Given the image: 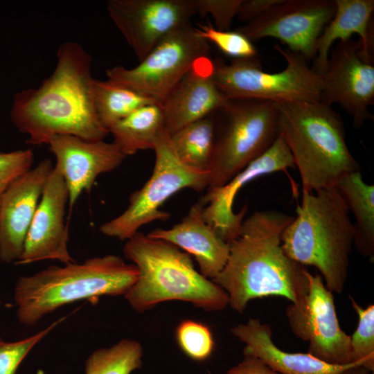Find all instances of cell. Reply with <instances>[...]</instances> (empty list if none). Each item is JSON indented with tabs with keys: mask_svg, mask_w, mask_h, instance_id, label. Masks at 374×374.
<instances>
[{
	"mask_svg": "<svg viewBox=\"0 0 374 374\" xmlns=\"http://www.w3.org/2000/svg\"><path fill=\"white\" fill-rule=\"evenodd\" d=\"M372 374H373V373Z\"/></svg>",
	"mask_w": 374,
	"mask_h": 374,
	"instance_id": "cell-39",
	"label": "cell"
},
{
	"mask_svg": "<svg viewBox=\"0 0 374 374\" xmlns=\"http://www.w3.org/2000/svg\"><path fill=\"white\" fill-rule=\"evenodd\" d=\"M198 36L215 45L220 51L233 59L256 57L258 51L244 34L237 30H220L210 21L195 27Z\"/></svg>",
	"mask_w": 374,
	"mask_h": 374,
	"instance_id": "cell-29",
	"label": "cell"
},
{
	"mask_svg": "<svg viewBox=\"0 0 374 374\" xmlns=\"http://www.w3.org/2000/svg\"><path fill=\"white\" fill-rule=\"evenodd\" d=\"M335 10V0H280L235 30L251 41L277 39L309 62L315 57L317 40Z\"/></svg>",
	"mask_w": 374,
	"mask_h": 374,
	"instance_id": "cell-12",
	"label": "cell"
},
{
	"mask_svg": "<svg viewBox=\"0 0 374 374\" xmlns=\"http://www.w3.org/2000/svg\"><path fill=\"white\" fill-rule=\"evenodd\" d=\"M217 112L206 191L228 183L266 152L278 136L275 103L229 99Z\"/></svg>",
	"mask_w": 374,
	"mask_h": 374,
	"instance_id": "cell-7",
	"label": "cell"
},
{
	"mask_svg": "<svg viewBox=\"0 0 374 374\" xmlns=\"http://www.w3.org/2000/svg\"><path fill=\"white\" fill-rule=\"evenodd\" d=\"M214 114L170 134L172 148L178 159L188 168L199 172H209L216 133Z\"/></svg>",
	"mask_w": 374,
	"mask_h": 374,
	"instance_id": "cell-25",
	"label": "cell"
},
{
	"mask_svg": "<svg viewBox=\"0 0 374 374\" xmlns=\"http://www.w3.org/2000/svg\"><path fill=\"white\" fill-rule=\"evenodd\" d=\"M213 60L201 58L183 76L161 104L170 134L217 112L229 99L214 83Z\"/></svg>",
	"mask_w": 374,
	"mask_h": 374,
	"instance_id": "cell-19",
	"label": "cell"
},
{
	"mask_svg": "<svg viewBox=\"0 0 374 374\" xmlns=\"http://www.w3.org/2000/svg\"><path fill=\"white\" fill-rule=\"evenodd\" d=\"M69 191L61 173L55 168L49 176L28 231L19 265L44 260L64 264L75 262L68 248V226L65 224Z\"/></svg>",
	"mask_w": 374,
	"mask_h": 374,
	"instance_id": "cell-17",
	"label": "cell"
},
{
	"mask_svg": "<svg viewBox=\"0 0 374 374\" xmlns=\"http://www.w3.org/2000/svg\"><path fill=\"white\" fill-rule=\"evenodd\" d=\"M202 199L193 204L182 220L169 229H156L148 235L170 242L193 255L200 274L213 280L224 267L229 255V243L204 220Z\"/></svg>",
	"mask_w": 374,
	"mask_h": 374,
	"instance_id": "cell-20",
	"label": "cell"
},
{
	"mask_svg": "<svg viewBox=\"0 0 374 374\" xmlns=\"http://www.w3.org/2000/svg\"><path fill=\"white\" fill-rule=\"evenodd\" d=\"M153 150L155 163L150 178L130 195L123 213L100 226L103 234L127 240L142 226L170 217V213L159 208L173 194L186 188L198 192L207 189L209 172L193 170L178 159L166 128L157 138Z\"/></svg>",
	"mask_w": 374,
	"mask_h": 374,
	"instance_id": "cell-9",
	"label": "cell"
},
{
	"mask_svg": "<svg viewBox=\"0 0 374 374\" xmlns=\"http://www.w3.org/2000/svg\"><path fill=\"white\" fill-rule=\"evenodd\" d=\"M50 159L10 182L0 201V260L10 263L21 256L25 239L53 169Z\"/></svg>",
	"mask_w": 374,
	"mask_h": 374,
	"instance_id": "cell-16",
	"label": "cell"
},
{
	"mask_svg": "<svg viewBox=\"0 0 374 374\" xmlns=\"http://www.w3.org/2000/svg\"><path fill=\"white\" fill-rule=\"evenodd\" d=\"M5 188H6V187L0 186V201H1V195H2V193H3Z\"/></svg>",
	"mask_w": 374,
	"mask_h": 374,
	"instance_id": "cell-37",
	"label": "cell"
},
{
	"mask_svg": "<svg viewBox=\"0 0 374 374\" xmlns=\"http://www.w3.org/2000/svg\"><path fill=\"white\" fill-rule=\"evenodd\" d=\"M48 145L56 159L54 167L66 182L71 210L84 191H90L100 175L115 170L126 158L114 142L103 140L57 135Z\"/></svg>",
	"mask_w": 374,
	"mask_h": 374,
	"instance_id": "cell-18",
	"label": "cell"
},
{
	"mask_svg": "<svg viewBox=\"0 0 374 374\" xmlns=\"http://www.w3.org/2000/svg\"><path fill=\"white\" fill-rule=\"evenodd\" d=\"M285 58V68L278 73L264 71L257 57L213 60L212 79L227 99H250L275 103L320 100L322 77L300 53L276 44Z\"/></svg>",
	"mask_w": 374,
	"mask_h": 374,
	"instance_id": "cell-8",
	"label": "cell"
},
{
	"mask_svg": "<svg viewBox=\"0 0 374 374\" xmlns=\"http://www.w3.org/2000/svg\"><path fill=\"white\" fill-rule=\"evenodd\" d=\"M226 374H282L269 367L260 359L244 355L243 359L230 368Z\"/></svg>",
	"mask_w": 374,
	"mask_h": 374,
	"instance_id": "cell-35",
	"label": "cell"
},
{
	"mask_svg": "<svg viewBox=\"0 0 374 374\" xmlns=\"http://www.w3.org/2000/svg\"><path fill=\"white\" fill-rule=\"evenodd\" d=\"M176 335L180 348L194 360L202 361L207 359L213 350L212 333L202 323L185 320L178 326Z\"/></svg>",
	"mask_w": 374,
	"mask_h": 374,
	"instance_id": "cell-30",
	"label": "cell"
},
{
	"mask_svg": "<svg viewBox=\"0 0 374 374\" xmlns=\"http://www.w3.org/2000/svg\"><path fill=\"white\" fill-rule=\"evenodd\" d=\"M123 253L139 271L124 295L138 312L169 301L188 302L208 312L229 305L226 292L195 269L188 253L170 242L138 231L126 240Z\"/></svg>",
	"mask_w": 374,
	"mask_h": 374,
	"instance_id": "cell-5",
	"label": "cell"
},
{
	"mask_svg": "<svg viewBox=\"0 0 374 374\" xmlns=\"http://www.w3.org/2000/svg\"><path fill=\"white\" fill-rule=\"evenodd\" d=\"M307 276V292L285 310L292 333L308 343V353L323 362L335 365L356 362L353 359L350 337L339 323L333 293L319 274L308 271Z\"/></svg>",
	"mask_w": 374,
	"mask_h": 374,
	"instance_id": "cell-11",
	"label": "cell"
},
{
	"mask_svg": "<svg viewBox=\"0 0 374 374\" xmlns=\"http://www.w3.org/2000/svg\"><path fill=\"white\" fill-rule=\"evenodd\" d=\"M33 159L34 154L30 148L0 152V186L6 187L32 168Z\"/></svg>",
	"mask_w": 374,
	"mask_h": 374,
	"instance_id": "cell-33",
	"label": "cell"
},
{
	"mask_svg": "<svg viewBox=\"0 0 374 374\" xmlns=\"http://www.w3.org/2000/svg\"><path fill=\"white\" fill-rule=\"evenodd\" d=\"M106 10L139 62L196 14L194 0H109Z\"/></svg>",
	"mask_w": 374,
	"mask_h": 374,
	"instance_id": "cell-14",
	"label": "cell"
},
{
	"mask_svg": "<svg viewBox=\"0 0 374 374\" xmlns=\"http://www.w3.org/2000/svg\"><path fill=\"white\" fill-rule=\"evenodd\" d=\"M209 51L208 43L190 24L168 35L135 67L107 69V80L161 105L195 62L208 57Z\"/></svg>",
	"mask_w": 374,
	"mask_h": 374,
	"instance_id": "cell-10",
	"label": "cell"
},
{
	"mask_svg": "<svg viewBox=\"0 0 374 374\" xmlns=\"http://www.w3.org/2000/svg\"><path fill=\"white\" fill-rule=\"evenodd\" d=\"M280 0H242L237 17L241 21L249 23L263 15Z\"/></svg>",
	"mask_w": 374,
	"mask_h": 374,
	"instance_id": "cell-34",
	"label": "cell"
},
{
	"mask_svg": "<svg viewBox=\"0 0 374 374\" xmlns=\"http://www.w3.org/2000/svg\"><path fill=\"white\" fill-rule=\"evenodd\" d=\"M66 317L27 338L13 342L3 341L0 345V374H15L28 353Z\"/></svg>",
	"mask_w": 374,
	"mask_h": 374,
	"instance_id": "cell-31",
	"label": "cell"
},
{
	"mask_svg": "<svg viewBox=\"0 0 374 374\" xmlns=\"http://www.w3.org/2000/svg\"><path fill=\"white\" fill-rule=\"evenodd\" d=\"M91 94L98 118L107 130L112 125L137 109L146 105L158 103L108 80L93 78L91 82Z\"/></svg>",
	"mask_w": 374,
	"mask_h": 374,
	"instance_id": "cell-26",
	"label": "cell"
},
{
	"mask_svg": "<svg viewBox=\"0 0 374 374\" xmlns=\"http://www.w3.org/2000/svg\"><path fill=\"white\" fill-rule=\"evenodd\" d=\"M296 213L282 233L284 252L303 266L316 267L326 287L341 294L354 239L353 223L344 197L335 186L303 191Z\"/></svg>",
	"mask_w": 374,
	"mask_h": 374,
	"instance_id": "cell-3",
	"label": "cell"
},
{
	"mask_svg": "<svg viewBox=\"0 0 374 374\" xmlns=\"http://www.w3.org/2000/svg\"><path fill=\"white\" fill-rule=\"evenodd\" d=\"M92 57L78 42L57 48L53 72L37 88L16 93L10 109L14 126L32 145H48L57 135L87 141L103 140L109 134L95 111L91 68Z\"/></svg>",
	"mask_w": 374,
	"mask_h": 374,
	"instance_id": "cell-1",
	"label": "cell"
},
{
	"mask_svg": "<svg viewBox=\"0 0 374 374\" xmlns=\"http://www.w3.org/2000/svg\"><path fill=\"white\" fill-rule=\"evenodd\" d=\"M373 373L369 371L365 367L362 366H358L353 367L344 371L342 374H372Z\"/></svg>",
	"mask_w": 374,
	"mask_h": 374,
	"instance_id": "cell-36",
	"label": "cell"
},
{
	"mask_svg": "<svg viewBox=\"0 0 374 374\" xmlns=\"http://www.w3.org/2000/svg\"><path fill=\"white\" fill-rule=\"evenodd\" d=\"M355 219L353 244L370 262L374 260V185L366 184L360 170L343 177L335 185Z\"/></svg>",
	"mask_w": 374,
	"mask_h": 374,
	"instance_id": "cell-23",
	"label": "cell"
},
{
	"mask_svg": "<svg viewBox=\"0 0 374 374\" xmlns=\"http://www.w3.org/2000/svg\"><path fill=\"white\" fill-rule=\"evenodd\" d=\"M231 332L244 344V355L260 359L282 374H342L358 366L366 368L363 361L335 365L323 362L308 353L284 351L274 342L271 327L258 319L251 318L246 323L236 325Z\"/></svg>",
	"mask_w": 374,
	"mask_h": 374,
	"instance_id": "cell-21",
	"label": "cell"
},
{
	"mask_svg": "<svg viewBox=\"0 0 374 374\" xmlns=\"http://www.w3.org/2000/svg\"><path fill=\"white\" fill-rule=\"evenodd\" d=\"M293 218L275 210L255 211L229 242L227 262L212 280L226 292L235 312L242 313L251 300L269 296L295 303L307 292L308 271L281 246L282 233Z\"/></svg>",
	"mask_w": 374,
	"mask_h": 374,
	"instance_id": "cell-2",
	"label": "cell"
},
{
	"mask_svg": "<svg viewBox=\"0 0 374 374\" xmlns=\"http://www.w3.org/2000/svg\"><path fill=\"white\" fill-rule=\"evenodd\" d=\"M361 41H339L330 52L328 68L322 77L320 100L329 106L339 105L360 128L373 119L369 107L374 104L373 60L362 53Z\"/></svg>",
	"mask_w": 374,
	"mask_h": 374,
	"instance_id": "cell-13",
	"label": "cell"
},
{
	"mask_svg": "<svg viewBox=\"0 0 374 374\" xmlns=\"http://www.w3.org/2000/svg\"><path fill=\"white\" fill-rule=\"evenodd\" d=\"M3 341L1 340V339L0 338V345L1 344V343L3 342Z\"/></svg>",
	"mask_w": 374,
	"mask_h": 374,
	"instance_id": "cell-38",
	"label": "cell"
},
{
	"mask_svg": "<svg viewBox=\"0 0 374 374\" xmlns=\"http://www.w3.org/2000/svg\"><path fill=\"white\" fill-rule=\"evenodd\" d=\"M336 10L332 19L325 26L316 42V55L312 69L322 75L328 68L332 44L357 35L361 41L362 55L373 60V0H335Z\"/></svg>",
	"mask_w": 374,
	"mask_h": 374,
	"instance_id": "cell-22",
	"label": "cell"
},
{
	"mask_svg": "<svg viewBox=\"0 0 374 374\" xmlns=\"http://www.w3.org/2000/svg\"><path fill=\"white\" fill-rule=\"evenodd\" d=\"M278 133L300 174L303 191L335 186L360 170L346 141L341 116L321 100L276 103Z\"/></svg>",
	"mask_w": 374,
	"mask_h": 374,
	"instance_id": "cell-4",
	"label": "cell"
},
{
	"mask_svg": "<svg viewBox=\"0 0 374 374\" xmlns=\"http://www.w3.org/2000/svg\"><path fill=\"white\" fill-rule=\"evenodd\" d=\"M165 129L161 105H144L112 125L109 134L113 142L126 156L140 150H153L155 142Z\"/></svg>",
	"mask_w": 374,
	"mask_h": 374,
	"instance_id": "cell-24",
	"label": "cell"
},
{
	"mask_svg": "<svg viewBox=\"0 0 374 374\" xmlns=\"http://www.w3.org/2000/svg\"><path fill=\"white\" fill-rule=\"evenodd\" d=\"M242 0H194L196 13L207 14L214 19L216 29L229 30Z\"/></svg>",
	"mask_w": 374,
	"mask_h": 374,
	"instance_id": "cell-32",
	"label": "cell"
},
{
	"mask_svg": "<svg viewBox=\"0 0 374 374\" xmlns=\"http://www.w3.org/2000/svg\"><path fill=\"white\" fill-rule=\"evenodd\" d=\"M139 342L123 339L109 348L96 350L87 359L85 374H131L142 365Z\"/></svg>",
	"mask_w": 374,
	"mask_h": 374,
	"instance_id": "cell-27",
	"label": "cell"
},
{
	"mask_svg": "<svg viewBox=\"0 0 374 374\" xmlns=\"http://www.w3.org/2000/svg\"><path fill=\"white\" fill-rule=\"evenodd\" d=\"M295 168L291 152L278 134L266 152L249 163L228 183L206 191L201 198L205 204L202 213L204 221L223 240L230 242L238 235L247 211L245 205L239 213L233 211V201L238 191L260 176Z\"/></svg>",
	"mask_w": 374,
	"mask_h": 374,
	"instance_id": "cell-15",
	"label": "cell"
},
{
	"mask_svg": "<svg viewBox=\"0 0 374 374\" xmlns=\"http://www.w3.org/2000/svg\"><path fill=\"white\" fill-rule=\"evenodd\" d=\"M351 305L358 317L356 330L350 337L353 362H366V368L374 371V305L364 308L349 296Z\"/></svg>",
	"mask_w": 374,
	"mask_h": 374,
	"instance_id": "cell-28",
	"label": "cell"
},
{
	"mask_svg": "<svg viewBox=\"0 0 374 374\" xmlns=\"http://www.w3.org/2000/svg\"><path fill=\"white\" fill-rule=\"evenodd\" d=\"M138 276L134 264L114 254L90 258L82 263L49 266L17 281V317L19 323L33 326L45 315L75 301L124 296Z\"/></svg>",
	"mask_w": 374,
	"mask_h": 374,
	"instance_id": "cell-6",
	"label": "cell"
}]
</instances>
